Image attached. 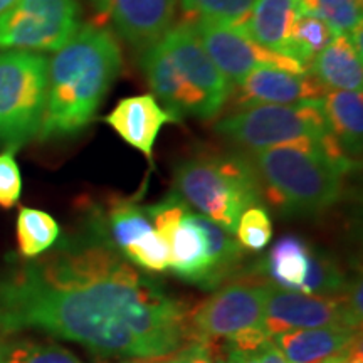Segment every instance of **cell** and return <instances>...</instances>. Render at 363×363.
Listing matches in <instances>:
<instances>
[{
    "mask_svg": "<svg viewBox=\"0 0 363 363\" xmlns=\"http://www.w3.org/2000/svg\"><path fill=\"white\" fill-rule=\"evenodd\" d=\"M189 308L101 240L86 234L0 278V335L39 330L113 358L174 355Z\"/></svg>",
    "mask_w": 363,
    "mask_h": 363,
    "instance_id": "obj_1",
    "label": "cell"
},
{
    "mask_svg": "<svg viewBox=\"0 0 363 363\" xmlns=\"http://www.w3.org/2000/svg\"><path fill=\"white\" fill-rule=\"evenodd\" d=\"M121 66L120 45L110 30L101 26L79 27L49 61L39 138H66L83 131L93 121Z\"/></svg>",
    "mask_w": 363,
    "mask_h": 363,
    "instance_id": "obj_2",
    "label": "cell"
},
{
    "mask_svg": "<svg viewBox=\"0 0 363 363\" xmlns=\"http://www.w3.org/2000/svg\"><path fill=\"white\" fill-rule=\"evenodd\" d=\"M140 66L153 96L177 120L184 116L216 118L233 94L230 81L214 65L184 19L145 49Z\"/></svg>",
    "mask_w": 363,
    "mask_h": 363,
    "instance_id": "obj_3",
    "label": "cell"
},
{
    "mask_svg": "<svg viewBox=\"0 0 363 363\" xmlns=\"http://www.w3.org/2000/svg\"><path fill=\"white\" fill-rule=\"evenodd\" d=\"M246 155L259 179L262 201L281 214H323L342 199L347 170L321 150L274 147Z\"/></svg>",
    "mask_w": 363,
    "mask_h": 363,
    "instance_id": "obj_4",
    "label": "cell"
},
{
    "mask_svg": "<svg viewBox=\"0 0 363 363\" xmlns=\"http://www.w3.org/2000/svg\"><path fill=\"white\" fill-rule=\"evenodd\" d=\"M174 189L197 214L230 235L235 234L240 214L262 203L259 179L246 153H199L185 158L175 167Z\"/></svg>",
    "mask_w": 363,
    "mask_h": 363,
    "instance_id": "obj_5",
    "label": "cell"
},
{
    "mask_svg": "<svg viewBox=\"0 0 363 363\" xmlns=\"http://www.w3.org/2000/svg\"><path fill=\"white\" fill-rule=\"evenodd\" d=\"M216 131L249 152L274 147L315 148L325 152L347 172L355 169V162L330 133L320 99L294 104H257L220 120Z\"/></svg>",
    "mask_w": 363,
    "mask_h": 363,
    "instance_id": "obj_6",
    "label": "cell"
},
{
    "mask_svg": "<svg viewBox=\"0 0 363 363\" xmlns=\"http://www.w3.org/2000/svg\"><path fill=\"white\" fill-rule=\"evenodd\" d=\"M269 284L264 261L238 272L206 301L189 310V342L212 347L244 331L264 330V301Z\"/></svg>",
    "mask_w": 363,
    "mask_h": 363,
    "instance_id": "obj_7",
    "label": "cell"
},
{
    "mask_svg": "<svg viewBox=\"0 0 363 363\" xmlns=\"http://www.w3.org/2000/svg\"><path fill=\"white\" fill-rule=\"evenodd\" d=\"M49 59L39 52H0V143L21 148L39 135L48 98Z\"/></svg>",
    "mask_w": 363,
    "mask_h": 363,
    "instance_id": "obj_8",
    "label": "cell"
},
{
    "mask_svg": "<svg viewBox=\"0 0 363 363\" xmlns=\"http://www.w3.org/2000/svg\"><path fill=\"white\" fill-rule=\"evenodd\" d=\"M78 29V0H17L0 17V49L57 52Z\"/></svg>",
    "mask_w": 363,
    "mask_h": 363,
    "instance_id": "obj_9",
    "label": "cell"
},
{
    "mask_svg": "<svg viewBox=\"0 0 363 363\" xmlns=\"http://www.w3.org/2000/svg\"><path fill=\"white\" fill-rule=\"evenodd\" d=\"M184 21L192 27L214 65L233 86L240 84L249 72L262 66L279 67L298 74L311 71V67L296 59L262 48L239 27L201 16H185Z\"/></svg>",
    "mask_w": 363,
    "mask_h": 363,
    "instance_id": "obj_10",
    "label": "cell"
},
{
    "mask_svg": "<svg viewBox=\"0 0 363 363\" xmlns=\"http://www.w3.org/2000/svg\"><path fill=\"white\" fill-rule=\"evenodd\" d=\"M343 293L340 296H316L283 289L271 281L264 301L266 333L274 337L283 331L318 326H348L360 330L362 320L352 311Z\"/></svg>",
    "mask_w": 363,
    "mask_h": 363,
    "instance_id": "obj_11",
    "label": "cell"
},
{
    "mask_svg": "<svg viewBox=\"0 0 363 363\" xmlns=\"http://www.w3.org/2000/svg\"><path fill=\"white\" fill-rule=\"evenodd\" d=\"M155 233L145 207L135 199L115 194L101 202L91 203L88 234L101 240L128 262L140 246Z\"/></svg>",
    "mask_w": 363,
    "mask_h": 363,
    "instance_id": "obj_12",
    "label": "cell"
},
{
    "mask_svg": "<svg viewBox=\"0 0 363 363\" xmlns=\"http://www.w3.org/2000/svg\"><path fill=\"white\" fill-rule=\"evenodd\" d=\"M99 24L111 22L116 33L143 52L172 27L179 0H91Z\"/></svg>",
    "mask_w": 363,
    "mask_h": 363,
    "instance_id": "obj_13",
    "label": "cell"
},
{
    "mask_svg": "<svg viewBox=\"0 0 363 363\" xmlns=\"http://www.w3.org/2000/svg\"><path fill=\"white\" fill-rule=\"evenodd\" d=\"M330 89L311 71H284L279 67L262 66L254 69L238 84L234 104L239 110L257 104H294L321 99Z\"/></svg>",
    "mask_w": 363,
    "mask_h": 363,
    "instance_id": "obj_14",
    "label": "cell"
},
{
    "mask_svg": "<svg viewBox=\"0 0 363 363\" xmlns=\"http://www.w3.org/2000/svg\"><path fill=\"white\" fill-rule=\"evenodd\" d=\"M179 121L169 110H163L153 94L123 98L110 115L104 116V123L110 125L130 147L138 150L153 160V148L163 125Z\"/></svg>",
    "mask_w": 363,
    "mask_h": 363,
    "instance_id": "obj_15",
    "label": "cell"
},
{
    "mask_svg": "<svg viewBox=\"0 0 363 363\" xmlns=\"http://www.w3.org/2000/svg\"><path fill=\"white\" fill-rule=\"evenodd\" d=\"M271 338L286 363H325L362 342L360 330L348 326L291 330Z\"/></svg>",
    "mask_w": 363,
    "mask_h": 363,
    "instance_id": "obj_16",
    "label": "cell"
},
{
    "mask_svg": "<svg viewBox=\"0 0 363 363\" xmlns=\"http://www.w3.org/2000/svg\"><path fill=\"white\" fill-rule=\"evenodd\" d=\"M301 13L299 0H254L246 22L239 29L262 48L291 57L294 24Z\"/></svg>",
    "mask_w": 363,
    "mask_h": 363,
    "instance_id": "obj_17",
    "label": "cell"
},
{
    "mask_svg": "<svg viewBox=\"0 0 363 363\" xmlns=\"http://www.w3.org/2000/svg\"><path fill=\"white\" fill-rule=\"evenodd\" d=\"M190 219L202 230L207 249V267L199 288L217 289L242 271L244 247L222 227L197 212L190 211Z\"/></svg>",
    "mask_w": 363,
    "mask_h": 363,
    "instance_id": "obj_18",
    "label": "cell"
},
{
    "mask_svg": "<svg viewBox=\"0 0 363 363\" xmlns=\"http://www.w3.org/2000/svg\"><path fill=\"white\" fill-rule=\"evenodd\" d=\"M320 103L330 133L343 152L357 162L363 140L362 91H330Z\"/></svg>",
    "mask_w": 363,
    "mask_h": 363,
    "instance_id": "obj_19",
    "label": "cell"
},
{
    "mask_svg": "<svg viewBox=\"0 0 363 363\" xmlns=\"http://www.w3.org/2000/svg\"><path fill=\"white\" fill-rule=\"evenodd\" d=\"M362 56L352 44L348 34H335L323 51L311 62V72L326 88L335 91H362Z\"/></svg>",
    "mask_w": 363,
    "mask_h": 363,
    "instance_id": "obj_20",
    "label": "cell"
},
{
    "mask_svg": "<svg viewBox=\"0 0 363 363\" xmlns=\"http://www.w3.org/2000/svg\"><path fill=\"white\" fill-rule=\"evenodd\" d=\"M163 239L170 249V271L189 284L201 286L207 267L206 239L202 230L190 219V212L177 222Z\"/></svg>",
    "mask_w": 363,
    "mask_h": 363,
    "instance_id": "obj_21",
    "label": "cell"
},
{
    "mask_svg": "<svg viewBox=\"0 0 363 363\" xmlns=\"http://www.w3.org/2000/svg\"><path fill=\"white\" fill-rule=\"evenodd\" d=\"M310 247L296 235H284L274 244L264 267L269 279L283 289L301 291L308 271Z\"/></svg>",
    "mask_w": 363,
    "mask_h": 363,
    "instance_id": "obj_22",
    "label": "cell"
},
{
    "mask_svg": "<svg viewBox=\"0 0 363 363\" xmlns=\"http://www.w3.org/2000/svg\"><path fill=\"white\" fill-rule=\"evenodd\" d=\"M16 234L21 256L26 259H35L57 242L61 229L56 219L48 212L22 207L17 216Z\"/></svg>",
    "mask_w": 363,
    "mask_h": 363,
    "instance_id": "obj_23",
    "label": "cell"
},
{
    "mask_svg": "<svg viewBox=\"0 0 363 363\" xmlns=\"http://www.w3.org/2000/svg\"><path fill=\"white\" fill-rule=\"evenodd\" d=\"M0 363H83L74 353L52 342L2 335Z\"/></svg>",
    "mask_w": 363,
    "mask_h": 363,
    "instance_id": "obj_24",
    "label": "cell"
},
{
    "mask_svg": "<svg viewBox=\"0 0 363 363\" xmlns=\"http://www.w3.org/2000/svg\"><path fill=\"white\" fill-rule=\"evenodd\" d=\"M347 289V279L330 254L310 249L308 271L301 293L316 296H340Z\"/></svg>",
    "mask_w": 363,
    "mask_h": 363,
    "instance_id": "obj_25",
    "label": "cell"
},
{
    "mask_svg": "<svg viewBox=\"0 0 363 363\" xmlns=\"http://www.w3.org/2000/svg\"><path fill=\"white\" fill-rule=\"evenodd\" d=\"M335 34L337 33L325 21L318 19L315 16L301 13L298 17L296 24H294L291 39V57H294L306 67H311L313 59L331 43Z\"/></svg>",
    "mask_w": 363,
    "mask_h": 363,
    "instance_id": "obj_26",
    "label": "cell"
},
{
    "mask_svg": "<svg viewBox=\"0 0 363 363\" xmlns=\"http://www.w3.org/2000/svg\"><path fill=\"white\" fill-rule=\"evenodd\" d=\"M303 13L325 21L337 34L362 24V0H299Z\"/></svg>",
    "mask_w": 363,
    "mask_h": 363,
    "instance_id": "obj_27",
    "label": "cell"
},
{
    "mask_svg": "<svg viewBox=\"0 0 363 363\" xmlns=\"http://www.w3.org/2000/svg\"><path fill=\"white\" fill-rule=\"evenodd\" d=\"M254 0H182L185 16H201L234 27L246 22Z\"/></svg>",
    "mask_w": 363,
    "mask_h": 363,
    "instance_id": "obj_28",
    "label": "cell"
},
{
    "mask_svg": "<svg viewBox=\"0 0 363 363\" xmlns=\"http://www.w3.org/2000/svg\"><path fill=\"white\" fill-rule=\"evenodd\" d=\"M238 242L249 251H261L272 239V220L262 206L247 207L239 217L235 234Z\"/></svg>",
    "mask_w": 363,
    "mask_h": 363,
    "instance_id": "obj_29",
    "label": "cell"
},
{
    "mask_svg": "<svg viewBox=\"0 0 363 363\" xmlns=\"http://www.w3.org/2000/svg\"><path fill=\"white\" fill-rule=\"evenodd\" d=\"M211 350L214 355V363H286L272 338L251 348L217 343L211 347Z\"/></svg>",
    "mask_w": 363,
    "mask_h": 363,
    "instance_id": "obj_30",
    "label": "cell"
},
{
    "mask_svg": "<svg viewBox=\"0 0 363 363\" xmlns=\"http://www.w3.org/2000/svg\"><path fill=\"white\" fill-rule=\"evenodd\" d=\"M19 148L7 147L0 153V207L12 208L22 195V175L17 165L16 152Z\"/></svg>",
    "mask_w": 363,
    "mask_h": 363,
    "instance_id": "obj_31",
    "label": "cell"
},
{
    "mask_svg": "<svg viewBox=\"0 0 363 363\" xmlns=\"http://www.w3.org/2000/svg\"><path fill=\"white\" fill-rule=\"evenodd\" d=\"M175 355L180 363H214L211 347L202 342H187Z\"/></svg>",
    "mask_w": 363,
    "mask_h": 363,
    "instance_id": "obj_32",
    "label": "cell"
},
{
    "mask_svg": "<svg viewBox=\"0 0 363 363\" xmlns=\"http://www.w3.org/2000/svg\"><path fill=\"white\" fill-rule=\"evenodd\" d=\"M325 363H363V352H362V342L353 345L352 348H348L347 352H343L342 355L331 358V360Z\"/></svg>",
    "mask_w": 363,
    "mask_h": 363,
    "instance_id": "obj_33",
    "label": "cell"
},
{
    "mask_svg": "<svg viewBox=\"0 0 363 363\" xmlns=\"http://www.w3.org/2000/svg\"><path fill=\"white\" fill-rule=\"evenodd\" d=\"M142 363H180L179 358H177V355H172L170 358L169 357H162V358H155V362H143Z\"/></svg>",
    "mask_w": 363,
    "mask_h": 363,
    "instance_id": "obj_34",
    "label": "cell"
},
{
    "mask_svg": "<svg viewBox=\"0 0 363 363\" xmlns=\"http://www.w3.org/2000/svg\"><path fill=\"white\" fill-rule=\"evenodd\" d=\"M16 2L17 0H0V17H2Z\"/></svg>",
    "mask_w": 363,
    "mask_h": 363,
    "instance_id": "obj_35",
    "label": "cell"
},
{
    "mask_svg": "<svg viewBox=\"0 0 363 363\" xmlns=\"http://www.w3.org/2000/svg\"><path fill=\"white\" fill-rule=\"evenodd\" d=\"M126 363H138V362H130V360H128V362H126Z\"/></svg>",
    "mask_w": 363,
    "mask_h": 363,
    "instance_id": "obj_36",
    "label": "cell"
}]
</instances>
